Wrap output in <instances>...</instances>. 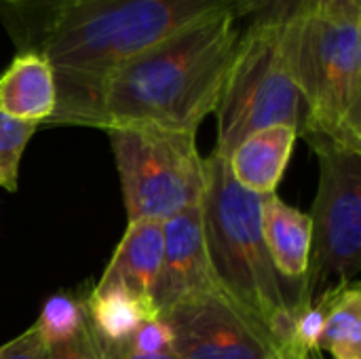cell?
<instances>
[{
	"label": "cell",
	"mask_w": 361,
	"mask_h": 359,
	"mask_svg": "<svg viewBox=\"0 0 361 359\" xmlns=\"http://www.w3.org/2000/svg\"><path fill=\"white\" fill-rule=\"evenodd\" d=\"M235 11H218L118 66L99 87L87 127L157 125L197 133L216 110L241 28Z\"/></svg>",
	"instance_id": "1"
},
{
	"label": "cell",
	"mask_w": 361,
	"mask_h": 359,
	"mask_svg": "<svg viewBox=\"0 0 361 359\" xmlns=\"http://www.w3.org/2000/svg\"><path fill=\"white\" fill-rule=\"evenodd\" d=\"M237 0H82L66 11L40 47L53 68L57 104L51 125H85L104 80L123 63L182 28Z\"/></svg>",
	"instance_id": "2"
},
{
	"label": "cell",
	"mask_w": 361,
	"mask_h": 359,
	"mask_svg": "<svg viewBox=\"0 0 361 359\" xmlns=\"http://www.w3.org/2000/svg\"><path fill=\"white\" fill-rule=\"evenodd\" d=\"M205 176L203 229L218 286L267 326L286 351L294 320L313 303V294L277 275L262 235L264 197L245 190L216 152L205 159Z\"/></svg>",
	"instance_id": "3"
},
{
	"label": "cell",
	"mask_w": 361,
	"mask_h": 359,
	"mask_svg": "<svg viewBox=\"0 0 361 359\" xmlns=\"http://www.w3.org/2000/svg\"><path fill=\"white\" fill-rule=\"evenodd\" d=\"M281 47L305 102L300 138L361 152V17L302 13L281 25Z\"/></svg>",
	"instance_id": "4"
},
{
	"label": "cell",
	"mask_w": 361,
	"mask_h": 359,
	"mask_svg": "<svg viewBox=\"0 0 361 359\" xmlns=\"http://www.w3.org/2000/svg\"><path fill=\"white\" fill-rule=\"evenodd\" d=\"M214 152L228 157L250 133L271 125L302 129L305 102L281 47V25L250 23L226 74L218 106Z\"/></svg>",
	"instance_id": "5"
},
{
	"label": "cell",
	"mask_w": 361,
	"mask_h": 359,
	"mask_svg": "<svg viewBox=\"0 0 361 359\" xmlns=\"http://www.w3.org/2000/svg\"><path fill=\"white\" fill-rule=\"evenodd\" d=\"M121 176L129 220H161L201 205L205 159L195 133L157 125L106 129Z\"/></svg>",
	"instance_id": "6"
},
{
	"label": "cell",
	"mask_w": 361,
	"mask_h": 359,
	"mask_svg": "<svg viewBox=\"0 0 361 359\" xmlns=\"http://www.w3.org/2000/svg\"><path fill=\"white\" fill-rule=\"evenodd\" d=\"M319 161L313 203L309 288L317 281H357L361 267V152L326 138H307Z\"/></svg>",
	"instance_id": "7"
},
{
	"label": "cell",
	"mask_w": 361,
	"mask_h": 359,
	"mask_svg": "<svg viewBox=\"0 0 361 359\" xmlns=\"http://www.w3.org/2000/svg\"><path fill=\"white\" fill-rule=\"evenodd\" d=\"M176 359H279L283 347L226 292L212 290L161 313Z\"/></svg>",
	"instance_id": "8"
},
{
	"label": "cell",
	"mask_w": 361,
	"mask_h": 359,
	"mask_svg": "<svg viewBox=\"0 0 361 359\" xmlns=\"http://www.w3.org/2000/svg\"><path fill=\"white\" fill-rule=\"evenodd\" d=\"M205 229L203 207H188L163 222V262L154 290L157 313H165L182 300L218 290Z\"/></svg>",
	"instance_id": "9"
},
{
	"label": "cell",
	"mask_w": 361,
	"mask_h": 359,
	"mask_svg": "<svg viewBox=\"0 0 361 359\" xmlns=\"http://www.w3.org/2000/svg\"><path fill=\"white\" fill-rule=\"evenodd\" d=\"M163 262V222L129 220L121 243L116 245L102 279L97 284H116L129 290L154 317V290Z\"/></svg>",
	"instance_id": "10"
},
{
	"label": "cell",
	"mask_w": 361,
	"mask_h": 359,
	"mask_svg": "<svg viewBox=\"0 0 361 359\" xmlns=\"http://www.w3.org/2000/svg\"><path fill=\"white\" fill-rule=\"evenodd\" d=\"M262 235L277 275L288 286L311 292L309 288V269H311V252H313L311 218L305 212L288 205L277 193L264 195Z\"/></svg>",
	"instance_id": "11"
},
{
	"label": "cell",
	"mask_w": 361,
	"mask_h": 359,
	"mask_svg": "<svg viewBox=\"0 0 361 359\" xmlns=\"http://www.w3.org/2000/svg\"><path fill=\"white\" fill-rule=\"evenodd\" d=\"M298 138L292 125H271L250 133L226 157L233 178L254 195L277 193Z\"/></svg>",
	"instance_id": "12"
},
{
	"label": "cell",
	"mask_w": 361,
	"mask_h": 359,
	"mask_svg": "<svg viewBox=\"0 0 361 359\" xmlns=\"http://www.w3.org/2000/svg\"><path fill=\"white\" fill-rule=\"evenodd\" d=\"M57 104L53 68L42 53H17L0 74V112L21 123H47Z\"/></svg>",
	"instance_id": "13"
},
{
	"label": "cell",
	"mask_w": 361,
	"mask_h": 359,
	"mask_svg": "<svg viewBox=\"0 0 361 359\" xmlns=\"http://www.w3.org/2000/svg\"><path fill=\"white\" fill-rule=\"evenodd\" d=\"M87 322L102 345H125L129 336L154 315L123 286L97 284L85 300Z\"/></svg>",
	"instance_id": "14"
},
{
	"label": "cell",
	"mask_w": 361,
	"mask_h": 359,
	"mask_svg": "<svg viewBox=\"0 0 361 359\" xmlns=\"http://www.w3.org/2000/svg\"><path fill=\"white\" fill-rule=\"evenodd\" d=\"M82 0H0V21L17 53H40L57 19Z\"/></svg>",
	"instance_id": "15"
},
{
	"label": "cell",
	"mask_w": 361,
	"mask_h": 359,
	"mask_svg": "<svg viewBox=\"0 0 361 359\" xmlns=\"http://www.w3.org/2000/svg\"><path fill=\"white\" fill-rule=\"evenodd\" d=\"M319 349L332 359H361V286L338 284L326 315Z\"/></svg>",
	"instance_id": "16"
},
{
	"label": "cell",
	"mask_w": 361,
	"mask_h": 359,
	"mask_svg": "<svg viewBox=\"0 0 361 359\" xmlns=\"http://www.w3.org/2000/svg\"><path fill=\"white\" fill-rule=\"evenodd\" d=\"M34 326L47 347L61 345L87 328L85 303L70 294H55L44 303Z\"/></svg>",
	"instance_id": "17"
},
{
	"label": "cell",
	"mask_w": 361,
	"mask_h": 359,
	"mask_svg": "<svg viewBox=\"0 0 361 359\" xmlns=\"http://www.w3.org/2000/svg\"><path fill=\"white\" fill-rule=\"evenodd\" d=\"M38 125L8 118L0 112V188L17 190L19 163Z\"/></svg>",
	"instance_id": "18"
},
{
	"label": "cell",
	"mask_w": 361,
	"mask_h": 359,
	"mask_svg": "<svg viewBox=\"0 0 361 359\" xmlns=\"http://www.w3.org/2000/svg\"><path fill=\"white\" fill-rule=\"evenodd\" d=\"M241 19L247 17L250 23H275L283 25L298 17L307 8V0H237Z\"/></svg>",
	"instance_id": "19"
},
{
	"label": "cell",
	"mask_w": 361,
	"mask_h": 359,
	"mask_svg": "<svg viewBox=\"0 0 361 359\" xmlns=\"http://www.w3.org/2000/svg\"><path fill=\"white\" fill-rule=\"evenodd\" d=\"M171 328L163 317H152L140 324V328L129 336L125 349L135 355H159L171 351Z\"/></svg>",
	"instance_id": "20"
},
{
	"label": "cell",
	"mask_w": 361,
	"mask_h": 359,
	"mask_svg": "<svg viewBox=\"0 0 361 359\" xmlns=\"http://www.w3.org/2000/svg\"><path fill=\"white\" fill-rule=\"evenodd\" d=\"M44 359H106V355H104L102 341L95 336V332L91 330V326L87 322V328L78 336H74L61 345L49 347Z\"/></svg>",
	"instance_id": "21"
},
{
	"label": "cell",
	"mask_w": 361,
	"mask_h": 359,
	"mask_svg": "<svg viewBox=\"0 0 361 359\" xmlns=\"http://www.w3.org/2000/svg\"><path fill=\"white\" fill-rule=\"evenodd\" d=\"M49 347L40 339L36 326H30L23 334L0 347V359H44Z\"/></svg>",
	"instance_id": "22"
},
{
	"label": "cell",
	"mask_w": 361,
	"mask_h": 359,
	"mask_svg": "<svg viewBox=\"0 0 361 359\" xmlns=\"http://www.w3.org/2000/svg\"><path fill=\"white\" fill-rule=\"evenodd\" d=\"M305 13L361 17V0H307Z\"/></svg>",
	"instance_id": "23"
},
{
	"label": "cell",
	"mask_w": 361,
	"mask_h": 359,
	"mask_svg": "<svg viewBox=\"0 0 361 359\" xmlns=\"http://www.w3.org/2000/svg\"><path fill=\"white\" fill-rule=\"evenodd\" d=\"M104 355L106 359H176L171 351L159 353V355H135L125 349V345H104Z\"/></svg>",
	"instance_id": "24"
},
{
	"label": "cell",
	"mask_w": 361,
	"mask_h": 359,
	"mask_svg": "<svg viewBox=\"0 0 361 359\" xmlns=\"http://www.w3.org/2000/svg\"><path fill=\"white\" fill-rule=\"evenodd\" d=\"M279 359H288V355H286V353H281V358Z\"/></svg>",
	"instance_id": "25"
}]
</instances>
